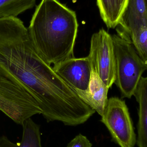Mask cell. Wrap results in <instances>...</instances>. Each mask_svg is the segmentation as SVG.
Listing matches in <instances>:
<instances>
[{
  "mask_svg": "<svg viewBox=\"0 0 147 147\" xmlns=\"http://www.w3.org/2000/svg\"><path fill=\"white\" fill-rule=\"evenodd\" d=\"M0 76L29 92L47 122L76 126L95 113L37 53L28 28L17 17L0 19Z\"/></svg>",
  "mask_w": 147,
  "mask_h": 147,
  "instance_id": "6da1fadb",
  "label": "cell"
},
{
  "mask_svg": "<svg viewBox=\"0 0 147 147\" xmlns=\"http://www.w3.org/2000/svg\"><path fill=\"white\" fill-rule=\"evenodd\" d=\"M78 27L75 11L58 0H41L28 30L37 53L54 65L75 57Z\"/></svg>",
  "mask_w": 147,
  "mask_h": 147,
  "instance_id": "7a4b0ae2",
  "label": "cell"
},
{
  "mask_svg": "<svg viewBox=\"0 0 147 147\" xmlns=\"http://www.w3.org/2000/svg\"><path fill=\"white\" fill-rule=\"evenodd\" d=\"M112 35L116 62V85L123 98L133 96L142 74L147 69V63L139 56L128 34L117 30Z\"/></svg>",
  "mask_w": 147,
  "mask_h": 147,
  "instance_id": "3957f363",
  "label": "cell"
},
{
  "mask_svg": "<svg viewBox=\"0 0 147 147\" xmlns=\"http://www.w3.org/2000/svg\"><path fill=\"white\" fill-rule=\"evenodd\" d=\"M0 111L22 125L27 119L42 113L36 99L26 90L1 76Z\"/></svg>",
  "mask_w": 147,
  "mask_h": 147,
  "instance_id": "277c9868",
  "label": "cell"
},
{
  "mask_svg": "<svg viewBox=\"0 0 147 147\" xmlns=\"http://www.w3.org/2000/svg\"><path fill=\"white\" fill-rule=\"evenodd\" d=\"M101 117V121L116 143L121 147H134L136 135L125 101L117 97L110 98Z\"/></svg>",
  "mask_w": 147,
  "mask_h": 147,
  "instance_id": "5b68a950",
  "label": "cell"
},
{
  "mask_svg": "<svg viewBox=\"0 0 147 147\" xmlns=\"http://www.w3.org/2000/svg\"><path fill=\"white\" fill-rule=\"evenodd\" d=\"M94 71L110 89L116 80V62L112 35L104 28L91 36L88 56Z\"/></svg>",
  "mask_w": 147,
  "mask_h": 147,
  "instance_id": "8992f818",
  "label": "cell"
},
{
  "mask_svg": "<svg viewBox=\"0 0 147 147\" xmlns=\"http://www.w3.org/2000/svg\"><path fill=\"white\" fill-rule=\"evenodd\" d=\"M119 25L128 34L141 58L147 61V0H128Z\"/></svg>",
  "mask_w": 147,
  "mask_h": 147,
  "instance_id": "52a82bcc",
  "label": "cell"
},
{
  "mask_svg": "<svg viewBox=\"0 0 147 147\" xmlns=\"http://www.w3.org/2000/svg\"><path fill=\"white\" fill-rule=\"evenodd\" d=\"M52 68L75 92L88 90L91 71L88 57H74L53 65Z\"/></svg>",
  "mask_w": 147,
  "mask_h": 147,
  "instance_id": "ba28073f",
  "label": "cell"
},
{
  "mask_svg": "<svg viewBox=\"0 0 147 147\" xmlns=\"http://www.w3.org/2000/svg\"><path fill=\"white\" fill-rule=\"evenodd\" d=\"M109 89L99 76L91 69L88 90L76 93L82 101L102 116L108 103Z\"/></svg>",
  "mask_w": 147,
  "mask_h": 147,
  "instance_id": "9c48e42d",
  "label": "cell"
},
{
  "mask_svg": "<svg viewBox=\"0 0 147 147\" xmlns=\"http://www.w3.org/2000/svg\"><path fill=\"white\" fill-rule=\"evenodd\" d=\"M22 139L19 143H14L5 136L0 137V147H42L40 127L31 118L22 124Z\"/></svg>",
  "mask_w": 147,
  "mask_h": 147,
  "instance_id": "30bf717a",
  "label": "cell"
},
{
  "mask_svg": "<svg viewBox=\"0 0 147 147\" xmlns=\"http://www.w3.org/2000/svg\"><path fill=\"white\" fill-rule=\"evenodd\" d=\"M128 1V0H97L101 17L108 28H114L119 25Z\"/></svg>",
  "mask_w": 147,
  "mask_h": 147,
  "instance_id": "8fae6325",
  "label": "cell"
},
{
  "mask_svg": "<svg viewBox=\"0 0 147 147\" xmlns=\"http://www.w3.org/2000/svg\"><path fill=\"white\" fill-rule=\"evenodd\" d=\"M35 3L36 0H0V19L17 17L33 8Z\"/></svg>",
  "mask_w": 147,
  "mask_h": 147,
  "instance_id": "7c38bea8",
  "label": "cell"
},
{
  "mask_svg": "<svg viewBox=\"0 0 147 147\" xmlns=\"http://www.w3.org/2000/svg\"><path fill=\"white\" fill-rule=\"evenodd\" d=\"M92 146L86 136L79 134L68 143L67 147H91Z\"/></svg>",
  "mask_w": 147,
  "mask_h": 147,
  "instance_id": "4fadbf2b",
  "label": "cell"
}]
</instances>
